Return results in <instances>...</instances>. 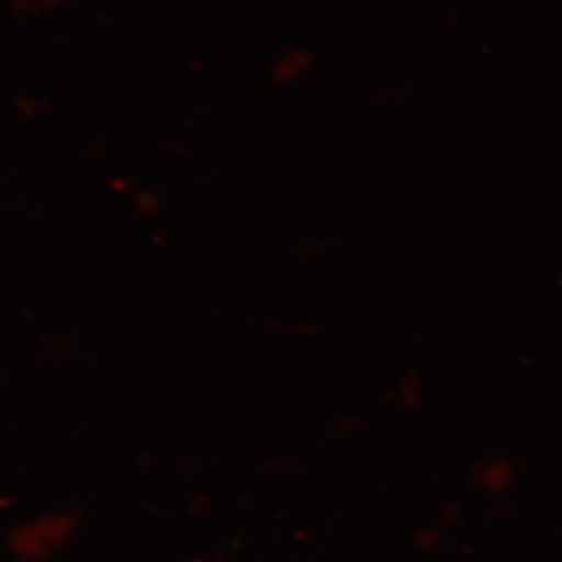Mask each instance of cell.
<instances>
[{"mask_svg": "<svg viewBox=\"0 0 562 562\" xmlns=\"http://www.w3.org/2000/svg\"><path fill=\"white\" fill-rule=\"evenodd\" d=\"M79 525L81 515L76 512L32 515L8 531V550L19 562L49 561L70 544Z\"/></svg>", "mask_w": 562, "mask_h": 562, "instance_id": "cell-1", "label": "cell"}]
</instances>
